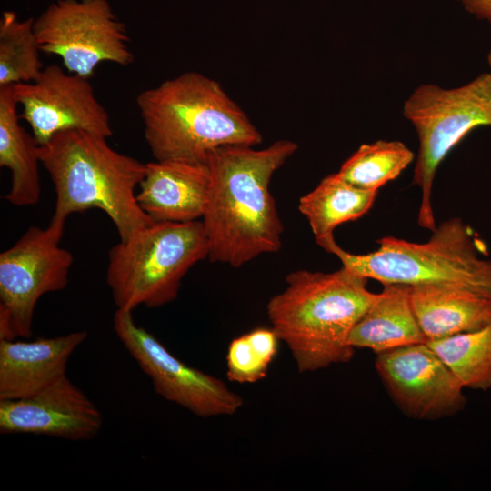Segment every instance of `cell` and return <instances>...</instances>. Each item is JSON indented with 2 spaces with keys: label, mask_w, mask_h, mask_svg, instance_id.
I'll list each match as a JSON object with an SVG mask.
<instances>
[{
  "label": "cell",
  "mask_w": 491,
  "mask_h": 491,
  "mask_svg": "<svg viewBox=\"0 0 491 491\" xmlns=\"http://www.w3.org/2000/svg\"><path fill=\"white\" fill-rule=\"evenodd\" d=\"M463 7L480 20L491 25V0H457Z\"/></svg>",
  "instance_id": "24"
},
{
  "label": "cell",
  "mask_w": 491,
  "mask_h": 491,
  "mask_svg": "<svg viewBox=\"0 0 491 491\" xmlns=\"http://www.w3.org/2000/svg\"><path fill=\"white\" fill-rule=\"evenodd\" d=\"M376 300L355 325L348 343L376 354L413 344L426 343L415 316L410 286L385 283Z\"/></svg>",
  "instance_id": "17"
},
{
  "label": "cell",
  "mask_w": 491,
  "mask_h": 491,
  "mask_svg": "<svg viewBox=\"0 0 491 491\" xmlns=\"http://www.w3.org/2000/svg\"><path fill=\"white\" fill-rule=\"evenodd\" d=\"M367 280L344 266L328 273L300 269L286 276V287L268 300L266 314L298 372L353 358L349 334L377 296L367 289Z\"/></svg>",
  "instance_id": "2"
},
{
  "label": "cell",
  "mask_w": 491,
  "mask_h": 491,
  "mask_svg": "<svg viewBox=\"0 0 491 491\" xmlns=\"http://www.w3.org/2000/svg\"><path fill=\"white\" fill-rule=\"evenodd\" d=\"M35 19L19 20L12 11L0 19V86L35 81L44 69Z\"/></svg>",
  "instance_id": "22"
},
{
  "label": "cell",
  "mask_w": 491,
  "mask_h": 491,
  "mask_svg": "<svg viewBox=\"0 0 491 491\" xmlns=\"http://www.w3.org/2000/svg\"><path fill=\"white\" fill-rule=\"evenodd\" d=\"M86 337L81 330L32 341L0 339V400L31 396L66 376L70 356Z\"/></svg>",
  "instance_id": "15"
},
{
  "label": "cell",
  "mask_w": 491,
  "mask_h": 491,
  "mask_svg": "<svg viewBox=\"0 0 491 491\" xmlns=\"http://www.w3.org/2000/svg\"><path fill=\"white\" fill-rule=\"evenodd\" d=\"M34 29L42 53L88 79L102 63L134 62L125 25L107 0H58L35 20Z\"/></svg>",
  "instance_id": "9"
},
{
  "label": "cell",
  "mask_w": 491,
  "mask_h": 491,
  "mask_svg": "<svg viewBox=\"0 0 491 491\" xmlns=\"http://www.w3.org/2000/svg\"><path fill=\"white\" fill-rule=\"evenodd\" d=\"M21 116L39 145L57 133L81 130L110 137L109 115L96 99L88 78L57 65L44 67L33 82L12 85Z\"/></svg>",
  "instance_id": "12"
},
{
  "label": "cell",
  "mask_w": 491,
  "mask_h": 491,
  "mask_svg": "<svg viewBox=\"0 0 491 491\" xmlns=\"http://www.w3.org/2000/svg\"><path fill=\"white\" fill-rule=\"evenodd\" d=\"M411 305L426 342L479 329L491 322V298L447 286H410Z\"/></svg>",
  "instance_id": "16"
},
{
  "label": "cell",
  "mask_w": 491,
  "mask_h": 491,
  "mask_svg": "<svg viewBox=\"0 0 491 491\" xmlns=\"http://www.w3.org/2000/svg\"><path fill=\"white\" fill-rule=\"evenodd\" d=\"M464 388H491V322L470 332L426 342Z\"/></svg>",
  "instance_id": "20"
},
{
  "label": "cell",
  "mask_w": 491,
  "mask_h": 491,
  "mask_svg": "<svg viewBox=\"0 0 491 491\" xmlns=\"http://www.w3.org/2000/svg\"><path fill=\"white\" fill-rule=\"evenodd\" d=\"M296 150V142L277 140L262 149L228 145L209 154L210 185L201 221L210 261L236 268L281 249L284 226L269 184Z\"/></svg>",
  "instance_id": "1"
},
{
  "label": "cell",
  "mask_w": 491,
  "mask_h": 491,
  "mask_svg": "<svg viewBox=\"0 0 491 491\" xmlns=\"http://www.w3.org/2000/svg\"><path fill=\"white\" fill-rule=\"evenodd\" d=\"M413 160L414 153L404 143L378 140L360 145L336 174L358 188L377 192L399 176Z\"/></svg>",
  "instance_id": "21"
},
{
  "label": "cell",
  "mask_w": 491,
  "mask_h": 491,
  "mask_svg": "<svg viewBox=\"0 0 491 491\" xmlns=\"http://www.w3.org/2000/svg\"><path fill=\"white\" fill-rule=\"evenodd\" d=\"M202 221L154 222L108 253L106 283L118 309L159 307L175 300L186 273L208 258Z\"/></svg>",
  "instance_id": "6"
},
{
  "label": "cell",
  "mask_w": 491,
  "mask_h": 491,
  "mask_svg": "<svg viewBox=\"0 0 491 491\" xmlns=\"http://www.w3.org/2000/svg\"><path fill=\"white\" fill-rule=\"evenodd\" d=\"M342 266L366 278L408 286L432 284L457 287L491 298V259L484 245L461 218L441 223L428 241L385 236L373 252L356 255L343 249L334 235L316 240Z\"/></svg>",
  "instance_id": "5"
},
{
  "label": "cell",
  "mask_w": 491,
  "mask_h": 491,
  "mask_svg": "<svg viewBox=\"0 0 491 491\" xmlns=\"http://www.w3.org/2000/svg\"><path fill=\"white\" fill-rule=\"evenodd\" d=\"M136 105L155 160L206 163L215 149L256 146L262 135L215 80L185 72L142 91Z\"/></svg>",
  "instance_id": "3"
},
{
  "label": "cell",
  "mask_w": 491,
  "mask_h": 491,
  "mask_svg": "<svg viewBox=\"0 0 491 491\" xmlns=\"http://www.w3.org/2000/svg\"><path fill=\"white\" fill-rule=\"evenodd\" d=\"M376 195L347 183L335 173L303 195L298 209L317 240L334 235L339 225L363 216L372 207Z\"/></svg>",
  "instance_id": "19"
},
{
  "label": "cell",
  "mask_w": 491,
  "mask_h": 491,
  "mask_svg": "<svg viewBox=\"0 0 491 491\" xmlns=\"http://www.w3.org/2000/svg\"><path fill=\"white\" fill-rule=\"evenodd\" d=\"M280 339L272 327H256L234 338L226 354V376L232 382L255 383L267 376Z\"/></svg>",
  "instance_id": "23"
},
{
  "label": "cell",
  "mask_w": 491,
  "mask_h": 491,
  "mask_svg": "<svg viewBox=\"0 0 491 491\" xmlns=\"http://www.w3.org/2000/svg\"><path fill=\"white\" fill-rule=\"evenodd\" d=\"M375 367L393 402L408 417L442 419L466 404L464 386L426 342L378 353Z\"/></svg>",
  "instance_id": "11"
},
{
  "label": "cell",
  "mask_w": 491,
  "mask_h": 491,
  "mask_svg": "<svg viewBox=\"0 0 491 491\" xmlns=\"http://www.w3.org/2000/svg\"><path fill=\"white\" fill-rule=\"evenodd\" d=\"M103 416L66 376L25 397L0 400V433L32 434L71 441L95 437Z\"/></svg>",
  "instance_id": "13"
},
{
  "label": "cell",
  "mask_w": 491,
  "mask_h": 491,
  "mask_svg": "<svg viewBox=\"0 0 491 491\" xmlns=\"http://www.w3.org/2000/svg\"><path fill=\"white\" fill-rule=\"evenodd\" d=\"M403 115L419 143L413 175L421 192L417 223L433 232L436 225L431 195L440 163L470 131L491 126V72L455 88L420 85L405 101Z\"/></svg>",
  "instance_id": "7"
},
{
  "label": "cell",
  "mask_w": 491,
  "mask_h": 491,
  "mask_svg": "<svg viewBox=\"0 0 491 491\" xmlns=\"http://www.w3.org/2000/svg\"><path fill=\"white\" fill-rule=\"evenodd\" d=\"M38 156L56 195L50 225L64 229L72 214L96 208L106 214L125 241L154 223L135 194L146 164L115 151L106 137L63 131L38 146Z\"/></svg>",
  "instance_id": "4"
},
{
  "label": "cell",
  "mask_w": 491,
  "mask_h": 491,
  "mask_svg": "<svg viewBox=\"0 0 491 491\" xmlns=\"http://www.w3.org/2000/svg\"><path fill=\"white\" fill-rule=\"evenodd\" d=\"M132 312L117 308L113 327L157 395L203 418L232 416L241 408V396L220 378L175 357L153 334L135 324Z\"/></svg>",
  "instance_id": "10"
},
{
  "label": "cell",
  "mask_w": 491,
  "mask_h": 491,
  "mask_svg": "<svg viewBox=\"0 0 491 491\" xmlns=\"http://www.w3.org/2000/svg\"><path fill=\"white\" fill-rule=\"evenodd\" d=\"M209 185L206 163L155 160L146 164L136 201L154 222L197 221L204 215Z\"/></svg>",
  "instance_id": "14"
},
{
  "label": "cell",
  "mask_w": 491,
  "mask_h": 491,
  "mask_svg": "<svg viewBox=\"0 0 491 491\" xmlns=\"http://www.w3.org/2000/svg\"><path fill=\"white\" fill-rule=\"evenodd\" d=\"M63 234L30 226L0 254V339L29 338L37 301L67 286L74 258L59 246Z\"/></svg>",
  "instance_id": "8"
},
{
  "label": "cell",
  "mask_w": 491,
  "mask_h": 491,
  "mask_svg": "<svg viewBox=\"0 0 491 491\" xmlns=\"http://www.w3.org/2000/svg\"><path fill=\"white\" fill-rule=\"evenodd\" d=\"M13 86H0V166L10 173L5 199L15 206L35 205L41 196L38 146L20 125Z\"/></svg>",
  "instance_id": "18"
},
{
  "label": "cell",
  "mask_w": 491,
  "mask_h": 491,
  "mask_svg": "<svg viewBox=\"0 0 491 491\" xmlns=\"http://www.w3.org/2000/svg\"><path fill=\"white\" fill-rule=\"evenodd\" d=\"M488 62H489V65L491 66V52L489 53V55H488Z\"/></svg>",
  "instance_id": "25"
}]
</instances>
